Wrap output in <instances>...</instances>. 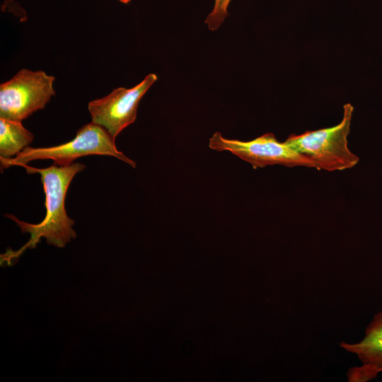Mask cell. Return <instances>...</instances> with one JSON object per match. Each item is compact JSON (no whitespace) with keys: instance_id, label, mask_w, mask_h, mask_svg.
Masks as SVG:
<instances>
[{"instance_id":"obj_1","label":"cell","mask_w":382,"mask_h":382,"mask_svg":"<svg viewBox=\"0 0 382 382\" xmlns=\"http://www.w3.org/2000/svg\"><path fill=\"white\" fill-rule=\"evenodd\" d=\"M28 174L39 173L45 194L46 214L38 224H30L19 220L15 216L6 214L5 216L16 222L22 233H28L30 240L20 249L13 251L8 249L1 255V264H11L18 259L24 251L35 248L41 238L46 239L47 243L57 248H63L71 239L76 237L73 228L74 221L69 218L65 209L66 195L69 185L76 174L85 169L86 166L80 163H73L67 166L52 165L45 168L23 165Z\"/></svg>"},{"instance_id":"obj_2","label":"cell","mask_w":382,"mask_h":382,"mask_svg":"<svg viewBox=\"0 0 382 382\" xmlns=\"http://www.w3.org/2000/svg\"><path fill=\"white\" fill-rule=\"evenodd\" d=\"M115 139L104 127L91 122L79 129L75 137L66 143L49 147L28 146L14 158H0L1 166L7 168L11 166H22L34 160L51 159L54 165L67 166L79 157L105 155L115 157L135 168V162L117 149Z\"/></svg>"},{"instance_id":"obj_3","label":"cell","mask_w":382,"mask_h":382,"mask_svg":"<svg viewBox=\"0 0 382 382\" xmlns=\"http://www.w3.org/2000/svg\"><path fill=\"white\" fill-rule=\"evenodd\" d=\"M354 108L343 105L341 122L335 126L290 135L284 141L293 149L311 158L317 170L340 171L354 167L359 158L348 147Z\"/></svg>"},{"instance_id":"obj_4","label":"cell","mask_w":382,"mask_h":382,"mask_svg":"<svg viewBox=\"0 0 382 382\" xmlns=\"http://www.w3.org/2000/svg\"><path fill=\"white\" fill-rule=\"evenodd\" d=\"M54 80L43 71L19 70L0 85V117L21 122L43 109L55 95Z\"/></svg>"},{"instance_id":"obj_5","label":"cell","mask_w":382,"mask_h":382,"mask_svg":"<svg viewBox=\"0 0 382 382\" xmlns=\"http://www.w3.org/2000/svg\"><path fill=\"white\" fill-rule=\"evenodd\" d=\"M209 146L218 151H230L249 163L254 169L273 165L317 169L316 164L311 158L293 149L285 141H279L272 133L243 141L228 139L220 132H215L209 139Z\"/></svg>"},{"instance_id":"obj_6","label":"cell","mask_w":382,"mask_h":382,"mask_svg":"<svg viewBox=\"0 0 382 382\" xmlns=\"http://www.w3.org/2000/svg\"><path fill=\"white\" fill-rule=\"evenodd\" d=\"M156 80L155 74H149L131 88L119 87L103 98L90 101L88 109L92 122L104 127L115 139L135 121L141 98Z\"/></svg>"},{"instance_id":"obj_7","label":"cell","mask_w":382,"mask_h":382,"mask_svg":"<svg viewBox=\"0 0 382 382\" xmlns=\"http://www.w3.org/2000/svg\"><path fill=\"white\" fill-rule=\"evenodd\" d=\"M340 346L357 354L363 364H372L382 372V311L374 316L366 329L364 337L359 342H343Z\"/></svg>"},{"instance_id":"obj_8","label":"cell","mask_w":382,"mask_h":382,"mask_svg":"<svg viewBox=\"0 0 382 382\" xmlns=\"http://www.w3.org/2000/svg\"><path fill=\"white\" fill-rule=\"evenodd\" d=\"M33 138L21 121L0 117V158L16 156L32 143Z\"/></svg>"},{"instance_id":"obj_9","label":"cell","mask_w":382,"mask_h":382,"mask_svg":"<svg viewBox=\"0 0 382 382\" xmlns=\"http://www.w3.org/2000/svg\"><path fill=\"white\" fill-rule=\"evenodd\" d=\"M231 0H214L212 11L207 16L205 23L210 30H216L228 16V6Z\"/></svg>"},{"instance_id":"obj_10","label":"cell","mask_w":382,"mask_h":382,"mask_svg":"<svg viewBox=\"0 0 382 382\" xmlns=\"http://www.w3.org/2000/svg\"><path fill=\"white\" fill-rule=\"evenodd\" d=\"M381 370L370 364H363L359 367H354L349 369L347 376L349 381H368L374 379L381 373Z\"/></svg>"},{"instance_id":"obj_11","label":"cell","mask_w":382,"mask_h":382,"mask_svg":"<svg viewBox=\"0 0 382 382\" xmlns=\"http://www.w3.org/2000/svg\"><path fill=\"white\" fill-rule=\"evenodd\" d=\"M118 1L122 4H128L130 2L131 0H118Z\"/></svg>"}]
</instances>
